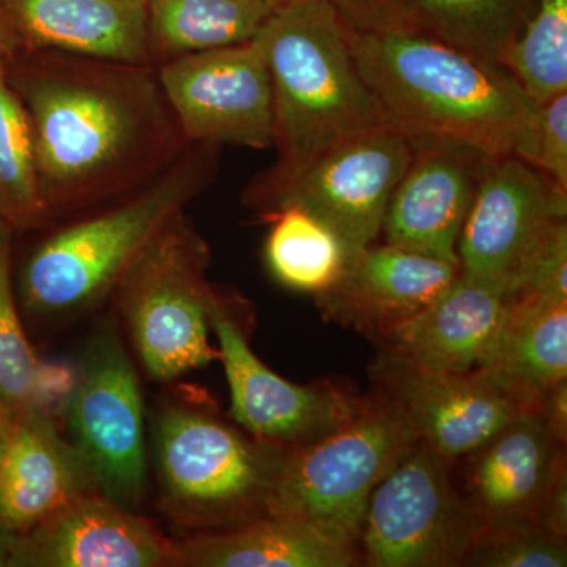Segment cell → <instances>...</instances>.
<instances>
[{"instance_id":"obj_1","label":"cell","mask_w":567,"mask_h":567,"mask_svg":"<svg viewBox=\"0 0 567 567\" xmlns=\"http://www.w3.org/2000/svg\"><path fill=\"white\" fill-rule=\"evenodd\" d=\"M17 52L7 76L28 114L50 219L136 192L188 147L155 65Z\"/></svg>"},{"instance_id":"obj_2","label":"cell","mask_w":567,"mask_h":567,"mask_svg":"<svg viewBox=\"0 0 567 567\" xmlns=\"http://www.w3.org/2000/svg\"><path fill=\"white\" fill-rule=\"evenodd\" d=\"M349 32L354 61L388 126L409 140L453 141L535 163L537 106L502 63L406 22Z\"/></svg>"},{"instance_id":"obj_3","label":"cell","mask_w":567,"mask_h":567,"mask_svg":"<svg viewBox=\"0 0 567 567\" xmlns=\"http://www.w3.org/2000/svg\"><path fill=\"white\" fill-rule=\"evenodd\" d=\"M254 41L270 71L278 151L245 189L256 210L323 153L388 123L354 61L349 25L328 0L276 7Z\"/></svg>"},{"instance_id":"obj_4","label":"cell","mask_w":567,"mask_h":567,"mask_svg":"<svg viewBox=\"0 0 567 567\" xmlns=\"http://www.w3.org/2000/svg\"><path fill=\"white\" fill-rule=\"evenodd\" d=\"M219 148L189 144L125 203L41 241L22 268L25 309L37 317H62L102 303L163 227L215 181Z\"/></svg>"},{"instance_id":"obj_5","label":"cell","mask_w":567,"mask_h":567,"mask_svg":"<svg viewBox=\"0 0 567 567\" xmlns=\"http://www.w3.org/2000/svg\"><path fill=\"white\" fill-rule=\"evenodd\" d=\"M159 509L183 532H219L270 516L286 456L192 406L167 404L156 416Z\"/></svg>"},{"instance_id":"obj_6","label":"cell","mask_w":567,"mask_h":567,"mask_svg":"<svg viewBox=\"0 0 567 567\" xmlns=\"http://www.w3.org/2000/svg\"><path fill=\"white\" fill-rule=\"evenodd\" d=\"M210 246L185 210L134 260L115 303L145 372L169 382L219 358L208 342Z\"/></svg>"},{"instance_id":"obj_7","label":"cell","mask_w":567,"mask_h":567,"mask_svg":"<svg viewBox=\"0 0 567 567\" xmlns=\"http://www.w3.org/2000/svg\"><path fill=\"white\" fill-rule=\"evenodd\" d=\"M417 442L404 409L377 390L341 427L286 451L270 514L306 518L358 540L372 492Z\"/></svg>"},{"instance_id":"obj_8","label":"cell","mask_w":567,"mask_h":567,"mask_svg":"<svg viewBox=\"0 0 567 567\" xmlns=\"http://www.w3.org/2000/svg\"><path fill=\"white\" fill-rule=\"evenodd\" d=\"M451 464L420 440L374 488L358 539L363 565H465L484 525L454 486Z\"/></svg>"},{"instance_id":"obj_9","label":"cell","mask_w":567,"mask_h":567,"mask_svg":"<svg viewBox=\"0 0 567 567\" xmlns=\"http://www.w3.org/2000/svg\"><path fill=\"white\" fill-rule=\"evenodd\" d=\"M62 412L100 494L126 509L140 506L147 476L144 402L133 361L112 328L93 336Z\"/></svg>"},{"instance_id":"obj_10","label":"cell","mask_w":567,"mask_h":567,"mask_svg":"<svg viewBox=\"0 0 567 567\" xmlns=\"http://www.w3.org/2000/svg\"><path fill=\"white\" fill-rule=\"evenodd\" d=\"M244 300L213 287L208 324L230 388V416L254 439L284 450L308 445L357 415L365 398L330 382L297 385L282 379L249 347Z\"/></svg>"},{"instance_id":"obj_11","label":"cell","mask_w":567,"mask_h":567,"mask_svg":"<svg viewBox=\"0 0 567 567\" xmlns=\"http://www.w3.org/2000/svg\"><path fill=\"white\" fill-rule=\"evenodd\" d=\"M156 70L189 144L275 147L274 89L256 41L181 55Z\"/></svg>"},{"instance_id":"obj_12","label":"cell","mask_w":567,"mask_h":567,"mask_svg":"<svg viewBox=\"0 0 567 567\" xmlns=\"http://www.w3.org/2000/svg\"><path fill=\"white\" fill-rule=\"evenodd\" d=\"M409 137L383 125L323 153L265 199L260 216L297 207L327 224L350 252L374 245L395 185L410 163Z\"/></svg>"},{"instance_id":"obj_13","label":"cell","mask_w":567,"mask_h":567,"mask_svg":"<svg viewBox=\"0 0 567 567\" xmlns=\"http://www.w3.org/2000/svg\"><path fill=\"white\" fill-rule=\"evenodd\" d=\"M566 213L567 193L537 167L520 156H494L458 237L461 275L506 295L537 238Z\"/></svg>"},{"instance_id":"obj_14","label":"cell","mask_w":567,"mask_h":567,"mask_svg":"<svg viewBox=\"0 0 567 567\" xmlns=\"http://www.w3.org/2000/svg\"><path fill=\"white\" fill-rule=\"evenodd\" d=\"M372 379L404 409L421 442L451 462L472 454L524 412L481 369L429 371L383 349Z\"/></svg>"},{"instance_id":"obj_15","label":"cell","mask_w":567,"mask_h":567,"mask_svg":"<svg viewBox=\"0 0 567 567\" xmlns=\"http://www.w3.org/2000/svg\"><path fill=\"white\" fill-rule=\"evenodd\" d=\"M409 166L383 216L386 245L458 265L457 241L494 156L458 142L409 140Z\"/></svg>"},{"instance_id":"obj_16","label":"cell","mask_w":567,"mask_h":567,"mask_svg":"<svg viewBox=\"0 0 567 567\" xmlns=\"http://www.w3.org/2000/svg\"><path fill=\"white\" fill-rule=\"evenodd\" d=\"M9 567H183L177 540L100 492L18 535Z\"/></svg>"},{"instance_id":"obj_17","label":"cell","mask_w":567,"mask_h":567,"mask_svg":"<svg viewBox=\"0 0 567 567\" xmlns=\"http://www.w3.org/2000/svg\"><path fill=\"white\" fill-rule=\"evenodd\" d=\"M466 458L465 496L484 532L543 528L544 499L567 462L566 446L535 412L518 413Z\"/></svg>"},{"instance_id":"obj_18","label":"cell","mask_w":567,"mask_h":567,"mask_svg":"<svg viewBox=\"0 0 567 567\" xmlns=\"http://www.w3.org/2000/svg\"><path fill=\"white\" fill-rule=\"evenodd\" d=\"M458 275L457 264L369 245L349 254L338 281L316 295V301L328 319L379 341L395 323L432 303Z\"/></svg>"},{"instance_id":"obj_19","label":"cell","mask_w":567,"mask_h":567,"mask_svg":"<svg viewBox=\"0 0 567 567\" xmlns=\"http://www.w3.org/2000/svg\"><path fill=\"white\" fill-rule=\"evenodd\" d=\"M100 492L91 466L66 440L55 412L31 409L14 420L0 464V524L21 535L80 496Z\"/></svg>"},{"instance_id":"obj_20","label":"cell","mask_w":567,"mask_h":567,"mask_svg":"<svg viewBox=\"0 0 567 567\" xmlns=\"http://www.w3.org/2000/svg\"><path fill=\"white\" fill-rule=\"evenodd\" d=\"M20 50L153 65L147 0H0Z\"/></svg>"},{"instance_id":"obj_21","label":"cell","mask_w":567,"mask_h":567,"mask_svg":"<svg viewBox=\"0 0 567 567\" xmlns=\"http://www.w3.org/2000/svg\"><path fill=\"white\" fill-rule=\"evenodd\" d=\"M506 303L502 290L458 275L432 303L395 323L379 341L417 368L472 371L494 341Z\"/></svg>"},{"instance_id":"obj_22","label":"cell","mask_w":567,"mask_h":567,"mask_svg":"<svg viewBox=\"0 0 567 567\" xmlns=\"http://www.w3.org/2000/svg\"><path fill=\"white\" fill-rule=\"evenodd\" d=\"M183 567H352L358 540L339 529L292 516H265L177 540Z\"/></svg>"},{"instance_id":"obj_23","label":"cell","mask_w":567,"mask_h":567,"mask_svg":"<svg viewBox=\"0 0 567 567\" xmlns=\"http://www.w3.org/2000/svg\"><path fill=\"white\" fill-rule=\"evenodd\" d=\"M475 369L524 410L567 379V301L535 295L507 298L494 341Z\"/></svg>"},{"instance_id":"obj_24","label":"cell","mask_w":567,"mask_h":567,"mask_svg":"<svg viewBox=\"0 0 567 567\" xmlns=\"http://www.w3.org/2000/svg\"><path fill=\"white\" fill-rule=\"evenodd\" d=\"M153 65L193 54L248 43L274 7L268 0H147Z\"/></svg>"},{"instance_id":"obj_25","label":"cell","mask_w":567,"mask_h":567,"mask_svg":"<svg viewBox=\"0 0 567 567\" xmlns=\"http://www.w3.org/2000/svg\"><path fill=\"white\" fill-rule=\"evenodd\" d=\"M11 233L0 219V410L13 417L31 409L58 412L74 377L40 361L25 336L11 284Z\"/></svg>"},{"instance_id":"obj_26","label":"cell","mask_w":567,"mask_h":567,"mask_svg":"<svg viewBox=\"0 0 567 567\" xmlns=\"http://www.w3.org/2000/svg\"><path fill=\"white\" fill-rule=\"evenodd\" d=\"M537 0H405L404 22L476 58L502 63Z\"/></svg>"},{"instance_id":"obj_27","label":"cell","mask_w":567,"mask_h":567,"mask_svg":"<svg viewBox=\"0 0 567 567\" xmlns=\"http://www.w3.org/2000/svg\"><path fill=\"white\" fill-rule=\"evenodd\" d=\"M260 218L271 224L265 259L279 282L316 297L338 281L350 251L327 224L297 207Z\"/></svg>"},{"instance_id":"obj_28","label":"cell","mask_w":567,"mask_h":567,"mask_svg":"<svg viewBox=\"0 0 567 567\" xmlns=\"http://www.w3.org/2000/svg\"><path fill=\"white\" fill-rule=\"evenodd\" d=\"M0 219L11 229H29L50 219L37 177L28 114L7 76L0 54Z\"/></svg>"},{"instance_id":"obj_29","label":"cell","mask_w":567,"mask_h":567,"mask_svg":"<svg viewBox=\"0 0 567 567\" xmlns=\"http://www.w3.org/2000/svg\"><path fill=\"white\" fill-rule=\"evenodd\" d=\"M502 65L536 106L567 92V0H537Z\"/></svg>"},{"instance_id":"obj_30","label":"cell","mask_w":567,"mask_h":567,"mask_svg":"<svg viewBox=\"0 0 567 567\" xmlns=\"http://www.w3.org/2000/svg\"><path fill=\"white\" fill-rule=\"evenodd\" d=\"M464 566L473 567H565L566 539L544 528L484 532L470 550Z\"/></svg>"},{"instance_id":"obj_31","label":"cell","mask_w":567,"mask_h":567,"mask_svg":"<svg viewBox=\"0 0 567 567\" xmlns=\"http://www.w3.org/2000/svg\"><path fill=\"white\" fill-rule=\"evenodd\" d=\"M567 223L554 219L537 238L506 290V298L535 295L567 301Z\"/></svg>"},{"instance_id":"obj_32","label":"cell","mask_w":567,"mask_h":567,"mask_svg":"<svg viewBox=\"0 0 567 567\" xmlns=\"http://www.w3.org/2000/svg\"><path fill=\"white\" fill-rule=\"evenodd\" d=\"M533 166L567 193V92L537 106Z\"/></svg>"},{"instance_id":"obj_33","label":"cell","mask_w":567,"mask_h":567,"mask_svg":"<svg viewBox=\"0 0 567 567\" xmlns=\"http://www.w3.org/2000/svg\"><path fill=\"white\" fill-rule=\"evenodd\" d=\"M352 31L404 22L405 0H328Z\"/></svg>"},{"instance_id":"obj_34","label":"cell","mask_w":567,"mask_h":567,"mask_svg":"<svg viewBox=\"0 0 567 567\" xmlns=\"http://www.w3.org/2000/svg\"><path fill=\"white\" fill-rule=\"evenodd\" d=\"M540 527L559 539H567V464L559 466L548 488Z\"/></svg>"},{"instance_id":"obj_35","label":"cell","mask_w":567,"mask_h":567,"mask_svg":"<svg viewBox=\"0 0 567 567\" xmlns=\"http://www.w3.org/2000/svg\"><path fill=\"white\" fill-rule=\"evenodd\" d=\"M537 416L547 425L551 435L561 445L567 443V379L559 380L543 394L535 410Z\"/></svg>"},{"instance_id":"obj_36","label":"cell","mask_w":567,"mask_h":567,"mask_svg":"<svg viewBox=\"0 0 567 567\" xmlns=\"http://www.w3.org/2000/svg\"><path fill=\"white\" fill-rule=\"evenodd\" d=\"M17 537V533L0 524V567H9L11 551H13Z\"/></svg>"},{"instance_id":"obj_37","label":"cell","mask_w":567,"mask_h":567,"mask_svg":"<svg viewBox=\"0 0 567 567\" xmlns=\"http://www.w3.org/2000/svg\"><path fill=\"white\" fill-rule=\"evenodd\" d=\"M17 51H20V47H18L13 33H11L6 20H3L2 11H0V54L7 59L11 58Z\"/></svg>"},{"instance_id":"obj_38","label":"cell","mask_w":567,"mask_h":567,"mask_svg":"<svg viewBox=\"0 0 567 567\" xmlns=\"http://www.w3.org/2000/svg\"><path fill=\"white\" fill-rule=\"evenodd\" d=\"M14 420L9 413L0 410V464L2 458L6 456L7 446H9V440L11 435V429H13Z\"/></svg>"},{"instance_id":"obj_39","label":"cell","mask_w":567,"mask_h":567,"mask_svg":"<svg viewBox=\"0 0 567 567\" xmlns=\"http://www.w3.org/2000/svg\"><path fill=\"white\" fill-rule=\"evenodd\" d=\"M271 3V7L276 9V7H281L284 3L290 2V0H268Z\"/></svg>"}]
</instances>
